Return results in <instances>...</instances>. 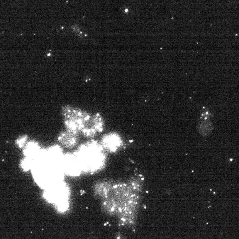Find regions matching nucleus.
I'll list each match as a JSON object with an SVG mask.
<instances>
[{
    "label": "nucleus",
    "mask_w": 239,
    "mask_h": 239,
    "mask_svg": "<svg viewBox=\"0 0 239 239\" xmlns=\"http://www.w3.org/2000/svg\"><path fill=\"white\" fill-rule=\"evenodd\" d=\"M120 138L114 134L106 135L103 139V144L110 150H116V148L120 146Z\"/></svg>",
    "instance_id": "1"
},
{
    "label": "nucleus",
    "mask_w": 239,
    "mask_h": 239,
    "mask_svg": "<svg viewBox=\"0 0 239 239\" xmlns=\"http://www.w3.org/2000/svg\"><path fill=\"white\" fill-rule=\"evenodd\" d=\"M74 133L69 132H65L62 134L59 138V140L62 143V144L66 146H71L73 145L76 142V137H75Z\"/></svg>",
    "instance_id": "2"
}]
</instances>
